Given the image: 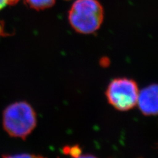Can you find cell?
<instances>
[{
	"label": "cell",
	"mask_w": 158,
	"mask_h": 158,
	"mask_svg": "<svg viewBox=\"0 0 158 158\" xmlns=\"http://www.w3.org/2000/svg\"><path fill=\"white\" fill-rule=\"evenodd\" d=\"M36 124V112L27 102L13 103L3 111V127L10 136L25 140Z\"/></svg>",
	"instance_id": "cell-1"
},
{
	"label": "cell",
	"mask_w": 158,
	"mask_h": 158,
	"mask_svg": "<svg viewBox=\"0 0 158 158\" xmlns=\"http://www.w3.org/2000/svg\"><path fill=\"white\" fill-rule=\"evenodd\" d=\"M69 19L77 32L91 34L101 26L103 10L97 0H77L69 11Z\"/></svg>",
	"instance_id": "cell-2"
},
{
	"label": "cell",
	"mask_w": 158,
	"mask_h": 158,
	"mask_svg": "<svg viewBox=\"0 0 158 158\" xmlns=\"http://www.w3.org/2000/svg\"><path fill=\"white\" fill-rule=\"evenodd\" d=\"M139 90L136 82L127 78H117L108 85L106 95L108 102L118 111H128L137 104Z\"/></svg>",
	"instance_id": "cell-3"
},
{
	"label": "cell",
	"mask_w": 158,
	"mask_h": 158,
	"mask_svg": "<svg viewBox=\"0 0 158 158\" xmlns=\"http://www.w3.org/2000/svg\"><path fill=\"white\" fill-rule=\"evenodd\" d=\"M157 85L152 84L138 93L137 104L146 116L156 115L158 111Z\"/></svg>",
	"instance_id": "cell-4"
},
{
	"label": "cell",
	"mask_w": 158,
	"mask_h": 158,
	"mask_svg": "<svg viewBox=\"0 0 158 158\" xmlns=\"http://www.w3.org/2000/svg\"><path fill=\"white\" fill-rule=\"evenodd\" d=\"M55 2L56 0H27L30 6L37 10L50 7Z\"/></svg>",
	"instance_id": "cell-5"
},
{
	"label": "cell",
	"mask_w": 158,
	"mask_h": 158,
	"mask_svg": "<svg viewBox=\"0 0 158 158\" xmlns=\"http://www.w3.org/2000/svg\"><path fill=\"white\" fill-rule=\"evenodd\" d=\"M63 152L66 155L70 156L73 158H76L81 155L82 150L78 145L67 146L63 148Z\"/></svg>",
	"instance_id": "cell-6"
},
{
	"label": "cell",
	"mask_w": 158,
	"mask_h": 158,
	"mask_svg": "<svg viewBox=\"0 0 158 158\" xmlns=\"http://www.w3.org/2000/svg\"><path fill=\"white\" fill-rule=\"evenodd\" d=\"M3 158H47L42 156L30 154H17L14 155H4Z\"/></svg>",
	"instance_id": "cell-7"
},
{
	"label": "cell",
	"mask_w": 158,
	"mask_h": 158,
	"mask_svg": "<svg viewBox=\"0 0 158 158\" xmlns=\"http://www.w3.org/2000/svg\"><path fill=\"white\" fill-rule=\"evenodd\" d=\"M7 4H9V0H0V10L6 7Z\"/></svg>",
	"instance_id": "cell-8"
},
{
	"label": "cell",
	"mask_w": 158,
	"mask_h": 158,
	"mask_svg": "<svg viewBox=\"0 0 158 158\" xmlns=\"http://www.w3.org/2000/svg\"><path fill=\"white\" fill-rule=\"evenodd\" d=\"M76 158H98L97 157L91 155V154H85V155H81Z\"/></svg>",
	"instance_id": "cell-9"
}]
</instances>
